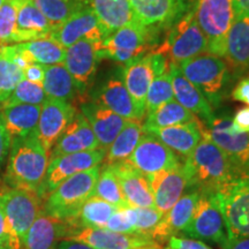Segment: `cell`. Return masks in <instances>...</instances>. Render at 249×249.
Segmentation results:
<instances>
[{"instance_id": "cell-1", "label": "cell", "mask_w": 249, "mask_h": 249, "mask_svg": "<svg viewBox=\"0 0 249 249\" xmlns=\"http://www.w3.org/2000/svg\"><path fill=\"white\" fill-rule=\"evenodd\" d=\"M5 181L8 187L38 193L49 165V156L37 134L12 139Z\"/></svg>"}, {"instance_id": "cell-2", "label": "cell", "mask_w": 249, "mask_h": 249, "mask_svg": "<svg viewBox=\"0 0 249 249\" xmlns=\"http://www.w3.org/2000/svg\"><path fill=\"white\" fill-rule=\"evenodd\" d=\"M183 165L191 177L189 188L198 189L201 193H216L239 167L205 135H202L200 143Z\"/></svg>"}, {"instance_id": "cell-3", "label": "cell", "mask_w": 249, "mask_h": 249, "mask_svg": "<svg viewBox=\"0 0 249 249\" xmlns=\"http://www.w3.org/2000/svg\"><path fill=\"white\" fill-rule=\"evenodd\" d=\"M101 165L64 180L43 201V213L57 219L70 222L76 217L85 202L91 197Z\"/></svg>"}, {"instance_id": "cell-4", "label": "cell", "mask_w": 249, "mask_h": 249, "mask_svg": "<svg viewBox=\"0 0 249 249\" xmlns=\"http://www.w3.org/2000/svg\"><path fill=\"white\" fill-rule=\"evenodd\" d=\"M227 238L249 236V166L236 167L232 178L217 189Z\"/></svg>"}, {"instance_id": "cell-5", "label": "cell", "mask_w": 249, "mask_h": 249, "mask_svg": "<svg viewBox=\"0 0 249 249\" xmlns=\"http://www.w3.org/2000/svg\"><path fill=\"white\" fill-rule=\"evenodd\" d=\"M178 67L183 76L203 93L211 107H219L231 79L229 66L223 58L204 53L182 62Z\"/></svg>"}, {"instance_id": "cell-6", "label": "cell", "mask_w": 249, "mask_h": 249, "mask_svg": "<svg viewBox=\"0 0 249 249\" xmlns=\"http://www.w3.org/2000/svg\"><path fill=\"white\" fill-rule=\"evenodd\" d=\"M157 52L164 54L170 64L176 66L201 54L209 53L207 37L198 26L195 9L187 11L170 28L166 40L157 49Z\"/></svg>"}, {"instance_id": "cell-7", "label": "cell", "mask_w": 249, "mask_h": 249, "mask_svg": "<svg viewBox=\"0 0 249 249\" xmlns=\"http://www.w3.org/2000/svg\"><path fill=\"white\" fill-rule=\"evenodd\" d=\"M195 17L207 37L209 53L224 58L226 37L234 20L233 0H198Z\"/></svg>"}, {"instance_id": "cell-8", "label": "cell", "mask_w": 249, "mask_h": 249, "mask_svg": "<svg viewBox=\"0 0 249 249\" xmlns=\"http://www.w3.org/2000/svg\"><path fill=\"white\" fill-rule=\"evenodd\" d=\"M157 34L139 22H132L112 33L101 45L102 58L128 64L150 52Z\"/></svg>"}, {"instance_id": "cell-9", "label": "cell", "mask_w": 249, "mask_h": 249, "mask_svg": "<svg viewBox=\"0 0 249 249\" xmlns=\"http://www.w3.org/2000/svg\"><path fill=\"white\" fill-rule=\"evenodd\" d=\"M167 58L160 52H149L134 59L123 68V79L140 116L145 117V99L149 87L157 75L169 70Z\"/></svg>"}, {"instance_id": "cell-10", "label": "cell", "mask_w": 249, "mask_h": 249, "mask_svg": "<svg viewBox=\"0 0 249 249\" xmlns=\"http://www.w3.org/2000/svg\"><path fill=\"white\" fill-rule=\"evenodd\" d=\"M0 208L23 244L31 225L43 211V198L35 191L7 186L0 191Z\"/></svg>"}, {"instance_id": "cell-11", "label": "cell", "mask_w": 249, "mask_h": 249, "mask_svg": "<svg viewBox=\"0 0 249 249\" xmlns=\"http://www.w3.org/2000/svg\"><path fill=\"white\" fill-rule=\"evenodd\" d=\"M183 234L222 246L227 239L225 220L216 193H201Z\"/></svg>"}, {"instance_id": "cell-12", "label": "cell", "mask_w": 249, "mask_h": 249, "mask_svg": "<svg viewBox=\"0 0 249 249\" xmlns=\"http://www.w3.org/2000/svg\"><path fill=\"white\" fill-rule=\"evenodd\" d=\"M61 239H70L88 245L93 249H160L161 245L147 235L118 233L98 227L70 229Z\"/></svg>"}, {"instance_id": "cell-13", "label": "cell", "mask_w": 249, "mask_h": 249, "mask_svg": "<svg viewBox=\"0 0 249 249\" xmlns=\"http://www.w3.org/2000/svg\"><path fill=\"white\" fill-rule=\"evenodd\" d=\"M105 154L107 151L104 149H96L59 156L53 160H50L44 180L38 192L39 196L44 201L46 196L64 180L101 165L104 160Z\"/></svg>"}, {"instance_id": "cell-14", "label": "cell", "mask_w": 249, "mask_h": 249, "mask_svg": "<svg viewBox=\"0 0 249 249\" xmlns=\"http://www.w3.org/2000/svg\"><path fill=\"white\" fill-rule=\"evenodd\" d=\"M126 161L145 177L174 171L182 165L176 152L149 133L142 135Z\"/></svg>"}, {"instance_id": "cell-15", "label": "cell", "mask_w": 249, "mask_h": 249, "mask_svg": "<svg viewBox=\"0 0 249 249\" xmlns=\"http://www.w3.org/2000/svg\"><path fill=\"white\" fill-rule=\"evenodd\" d=\"M101 45L88 39H81L66 49L64 64L75 82L79 97L83 98L97 73L102 60Z\"/></svg>"}, {"instance_id": "cell-16", "label": "cell", "mask_w": 249, "mask_h": 249, "mask_svg": "<svg viewBox=\"0 0 249 249\" xmlns=\"http://www.w3.org/2000/svg\"><path fill=\"white\" fill-rule=\"evenodd\" d=\"M135 20L155 34L171 28L187 12L188 0H129Z\"/></svg>"}, {"instance_id": "cell-17", "label": "cell", "mask_w": 249, "mask_h": 249, "mask_svg": "<svg viewBox=\"0 0 249 249\" xmlns=\"http://www.w3.org/2000/svg\"><path fill=\"white\" fill-rule=\"evenodd\" d=\"M50 38L67 49L81 39H88L102 44L107 38V34L99 23L92 8L87 6L68 18L60 26L52 29Z\"/></svg>"}, {"instance_id": "cell-18", "label": "cell", "mask_w": 249, "mask_h": 249, "mask_svg": "<svg viewBox=\"0 0 249 249\" xmlns=\"http://www.w3.org/2000/svg\"><path fill=\"white\" fill-rule=\"evenodd\" d=\"M202 135L209 138L239 167L249 166V133H238L227 117L216 118L202 126Z\"/></svg>"}, {"instance_id": "cell-19", "label": "cell", "mask_w": 249, "mask_h": 249, "mask_svg": "<svg viewBox=\"0 0 249 249\" xmlns=\"http://www.w3.org/2000/svg\"><path fill=\"white\" fill-rule=\"evenodd\" d=\"M76 108L70 102L48 98L40 108L37 124V138L48 156L59 136L76 114Z\"/></svg>"}, {"instance_id": "cell-20", "label": "cell", "mask_w": 249, "mask_h": 249, "mask_svg": "<svg viewBox=\"0 0 249 249\" xmlns=\"http://www.w3.org/2000/svg\"><path fill=\"white\" fill-rule=\"evenodd\" d=\"M93 102L117 113L126 120L141 121L123 79V70H117L108 75L93 93Z\"/></svg>"}, {"instance_id": "cell-21", "label": "cell", "mask_w": 249, "mask_h": 249, "mask_svg": "<svg viewBox=\"0 0 249 249\" xmlns=\"http://www.w3.org/2000/svg\"><path fill=\"white\" fill-rule=\"evenodd\" d=\"M154 192L155 208L166 213L191 187V177L185 165L179 169L147 177Z\"/></svg>"}, {"instance_id": "cell-22", "label": "cell", "mask_w": 249, "mask_h": 249, "mask_svg": "<svg viewBox=\"0 0 249 249\" xmlns=\"http://www.w3.org/2000/svg\"><path fill=\"white\" fill-rule=\"evenodd\" d=\"M202 126L203 123L196 118L195 120L186 124H174V126L163 127H143V132L151 134L163 142L166 147L177 154L188 158L195 150L202 139Z\"/></svg>"}, {"instance_id": "cell-23", "label": "cell", "mask_w": 249, "mask_h": 249, "mask_svg": "<svg viewBox=\"0 0 249 249\" xmlns=\"http://www.w3.org/2000/svg\"><path fill=\"white\" fill-rule=\"evenodd\" d=\"M101 149L99 143L92 132L91 126L81 112H76L74 119L65 128L49 155V160L64 155L75 154Z\"/></svg>"}, {"instance_id": "cell-24", "label": "cell", "mask_w": 249, "mask_h": 249, "mask_svg": "<svg viewBox=\"0 0 249 249\" xmlns=\"http://www.w3.org/2000/svg\"><path fill=\"white\" fill-rule=\"evenodd\" d=\"M110 166L116 173L121 192L129 207H155L154 192L144 174L126 160L112 164Z\"/></svg>"}, {"instance_id": "cell-25", "label": "cell", "mask_w": 249, "mask_h": 249, "mask_svg": "<svg viewBox=\"0 0 249 249\" xmlns=\"http://www.w3.org/2000/svg\"><path fill=\"white\" fill-rule=\"evenodd\" d=\"M201 192L193 188L183 194L171 209L164 214L163 219L155 227L150 236L157 242L167 241L171 236L182 233L191 223L194 210L200 198Z\"/></svg>"}, {"instance_id": "cell-26", "label": "cell", "mask_w": 249, "mask_h": 249, "mask_svg": "<svg viewBox=\"0 0 249 249\" xmlns=\"http://www.w3.org/2000/svg\"><path fill=\"white\" fill-rule=\"evenodd\" d=\"M81 113L86 117L95 133L101 149L110 148L118 134L121 132L127 120L117 113L102 107L93 101H85L81 105Z\"/></svg>"}, {"instance_id": "cell-27", "label": "cell", "mask_w": 249, "mask_h": 249, "mask_svg": "<svg viewBox=\"0 0 249 249\" xmlns=\"http://www.w3.org/2000/svg\"><path fill=\"white\" fill-rule=\"evenodd\" d=\"M170 75L176 101L196 117L201 118L204 124H209L214 119L213 107L203 93L183 76L181 71L176 65L170 64Z\"/></svg>"}, {"instance_id": "cell-28", "label": "cell", "mask_w": 249, "mask_h": 249, "mask_svg": "<svg viewBox=\"0 0 249 249\" xmlns=\"http://www.w3.org/2000/svg\"><path fill=\"white\" fill-rule=\"evenodd\" d=\"M52 27L44 14L37 8L34 0H18L17 22L12 36V43L48 38Z\"/></svg>"}, {"instance_id": "cell-29", "label": "cell", "mask_w": 249, "mask_h": 249, "mask_svg": "<svg viewBox=\"0 0 249 249\" xmlns=\"http://www.w3.org/2000/svg\"><path fill=\"white\" fill-rule=\"evenodd\" d=\"M224 58L238 73L249 70V15H234L226 37Z\"/></svg>"}, {"instance_id": "cell-30", "label": "cell", "mask_w": 249, "mask_h": 249, "mask_svg": "<svg viewBox=\"0 0 249 249\" xmlns=\"http://www.w3.org/2000/svg\"><path fill=\"white\" fill-rule=\"evenodd\" d=\"M40 105L6 104L0 107V117L12 139L37 134Z\"/></svg>"}, {"instance_id": "cell-31", "label": "cell", "mask_w": 249, "mask_h": 249, "mask_svg": "<svg viewBox=\"0 0 249 249\" xmlns=\"http://www.w3.org/2000/svg\"><path fill=\"white\" fill-rule=\"evenodd\" d=\"M66 230V222L42 211L27 233L23 249H52L55 242L64 236Z\"/></svg>"}, {"instance_id": "cell-32", "label": "cell", "mask_w": 249, "mask_h": 249, "mask_svg": "<svg viewBox=\"0 0 249 249\" xmlns=\"http://www.w3.org/2000/svg\"><path fill=\"white\" fill-rule=\"evenodd\" d=\"M89 2L107 37L126 24L138 22L129 0H89Z\"/></svg>"}, {"instance_id": "cell-33", "label": "cell", "mask_w": 249, "mask_h": 249, "mask_svg": "<svg viewBox=\"0 0 249 249\" xmlns=\"http://www.w3.org/2000/svg\"><path fill=\"white\" fill-rule=\"evenodd\" d=\"M13 46L15 53L21 55L27 64H39L51 66L64 62L66 49L52 38H42L30 42L17 43Z\"/></svg>"}, {"instance_id": "cell-34", "label": "cell", "mask_w": 249, "mask_h": 249, "mask_svg": "<svg viewBox=\"0 0 249 249\" xmlns=\"http://www.w3.org/2000/svg\"><path fill=\"white\" fill-rule=\"evenodd\" d=\"M43 88L48 98L71 103L79 97V91L73 77L65 65L61 64L45 66Z\"/></svg>"}, {"instance_id": "cell-35", "label": "cell", "mask_w": 249, "mask_h": 249, "mask_svg": "<svg viewBox=\"0 0 249 249\" xmlns=\"http://www.w3.org/2000/svg\"><path fill=\"white\" fill-rule=\"evenodd\" d=\"M142 133L141 121L127 120L124 128L107 150L103 165H112L126 160L135 150L136 145L142 138Z\"/></svg>"}, {"instance_id": "cell-36", "label": "cell", "mask_w": 249, "mask_h": 249, "mask_svg": "<svg viewBox=\"0 0 249 249\" xmlns=\"http://www.w3.org/2000/svg\"><path fill=\"white\" fill-rule=\"evenodd\" d=\"M117 209V207L108 203V202L92 195L85 202L76 217L70 222H66V224L70 229H76V227L104 229L108 218Z\"/></svg>"}, {"instance_id": "cell-37", "label": "cell", "mask_w": 249, "mask_h": 249, "mask_svg": "<svg viewBox=\"0 0 249 249\" xmlns=\"http://www.w3.org/2000/svg\"><path fill=\"white\" fill-rule=\"evenodd\" d=\"M196 118L197 117L193 114L191 111H188L181 104L172 99L145 117V123L142 126L163 128V127L189 123V121L195 120Z\"/></svg>"}, {"instance_id": "cell-38", "label": "cell", "mask_w": 249, "mask_h": 249, "mask_svg": "<svg viewBox=\"0 0 249 249\" xmlns=\"http://www.w3.org/2000/svg\"><path fill=\"white\" fill-rule=\"evenodd\" d=\"M37 8L44 14L52 29L82 8L90 6L89 0H34Z\"/></svg>"}, {"instance_id": "cell-39", "label": "cell", "mask_w": 249, "mask_h": 249, "mask_svg": "<svg viewBox=\"0 0 249 249\" xmlns=\"http://www.w3.org/2000/svg\"><path fill=\"white\" fill-rule=\"evenodd\" d=\"M93 196H97L117 208L129 207L121 192L116 173L110 165L101 166V172L96 182Z\"/></svg>"}, {"instance_id": "cell-40", "label": "cell", "mask_w": 249, "mask_h": 249, "mask_svg": "<svg viewBox=\"0 0 249 249\" xmlns=\"http://www.w3.org/2000/svg\"><path fill=\"white\" fill-rule=\"evenodd\" d=\"M172 99H174V93L169 67V70L156 76L149 87L145 99V117Z\"/></svg>"}, {"instance_id": "cell-41", "label": "cell", "mask_w": 249, "mask_h": 249, "mask_svg": "<svg viewBox=\"0 0 249 249\" xmlns=\"http://www.w3.org/2000/svg\"><path fill=\"white\" fill-rule=\"evenodd\" d=\"M24 79L22 68L0 50V107L7 101L17 86Z\"/></svg>"}, {"instance_id": "cell-42", "label": "cell", "mask_w": 249, "mask_h": 249, "mask_svg": "<svg viewBox=\"0 0 249 249\" xmlns=\"http://www.w3.org/2000/svg\"><path fill=\"white\" fill-rule=\"evenodd\" d=\"M48 99V96L44 91L43 85L30 82L23 79L14 89L12 95L2 105L6 104H31L40 105L42 107L44 102ZM1 105V107H2Z\"/></svg>"}, {"instance_id": "cell-43", "label": "cell", "mask_w": 249, "mask_h": 249, "mask_svg": "<svg viewBox=\"0 0 249 249\" xmlns=\"http://www.w3.org/2000/svg\"><path fill=\"white\" fill-rule=\"evenodd\" d=\"M18 0H6L0 7V46L12 44Z\"/></svg>"}, {"instance_id": "cell-44", "label": "cell", "mask_w": 249, "mask_h": 249, "mask_svg": "<svg viewBox=\"0 0 249 249\" xmlns=\"http://www.w3.org/2000/svg\"><path fill=\"white\" fill-rule=\"evenodd\" d=\"M136 210L133 207L118 208L105 224L104 229L118 233H135Z\"/></svg>"}, {"instance_id": "cell-45", "label": "cell", "mask_w": 249, "mask_h": 249, "mask_svg": "<svg viewBox=\"0 0 249 249\" xmlns=\"http://www.w3.org/2000/svg\"><path fill=\"white\" fill-rule=\"evenodd\" d=\"M135 210H136L135 233L136 234L150 236L152 231L155 230V227L160 224L161 219H163L164 213H161L160 211L156 209L155 207L135 208Z\"/></svg>"}, {"instance_id": "cell-46", "label": "cell", "mask_w": 249, "mask_h": 249, "mask_svg": "<svg viewBox=\"0 0 249 249\" xmlns=\"http://www.w3.org/2000/svg\"><path fill=\"white\" fill-rule=\"evenodd\" d=\"M0 239L7 242L9 249H23L22 241L15 234L1 208H0Z\"/></svg>"}, {"instance_id": "cell-47", "label": "cell", "mask_w": 249, "mask_h": 249, "mask_svg": "<svg viewBox=\"0 0 249 249\" xmlns=\"http://www.w3.org/2000/svg\"><path fill=\"white\" fill-rule=\"evenodd\" d=\"M169 249H213L202 241L173 235L169 239Z\"/></svg>"}, {"instance_id": "cell-48", "label": "cell", "mask_w": 249, "mask_h": 249, "mask_svg": "<svg viewBox=\"0 0 249 249\" xmlns=\"http://www.w3.org/2000/svg\"><path fill=\"white\" fill-rule=\"evenodd\" d=\"M233 128L238 133H249V107H241L232 119Z\"/></svg>"}, {"instance_id": "cell-49", "label": "cell", "mask_w": 249, "mask_h": 249, "mask_svg": "<svg viewBox=\"0 0 249 249\" xmlns=\"http://www.w3.org/2000/svg\"><path fill=\"white\" fill-rule=\"evenodd\" d=\"M11 135L8 134L4 123H2L1 117H0V167L4 165L6 160H7L9 148H11Z\"/></svg>"}, {"instance_id": "cell-50", "label": "cell", "mask_w": 249, "mask_h": 249, "mask_svg": "<svg viewBox=\"0 0 249 249\" xmlns=\"http://www.w3.org/2000/svg\"><path fill=\"white\" fill-rule=\"evenodd\" d=\"M24 79L30 81V82L38 83V85H43L44 81V73H45V66L39 64H29L23 70Z\"/></svg>"}, {"instance_id": "cell-51", "label": "cell", "mask_w": 249, "mask_h": 249, "mask_svg": "<svg viewBox=\"0 0 249 249\" xmlns=\"http://www.w3.org/2000/svg\"><path fill=\"white\" fill-rule=\"evenodd\" d=\"M232 98L249 105V77H244L239 81L232 91Z\"/></svg>"}, {"instance_id": "cell-52", "label": "cell", "mask_w": 249, "mask_h": 249, "mask_svg": "<svg viewBox=\"0 0 249 249\" xmlns=\"http://www.w3.org/2000/svg\"><path fill=\"white\" fill-rule=\"evenodd\" d=\"M222 249H249V236H231L220 246Z\"/></svg>"}, {"instance_id": "cell-53", "label": "cell", "mask_w": 249, "mask_h": 249, "mask_svg": "<svg viewBox=\"0 0 249 249\" xmlns=\"http://www.w3.org/2000/svg\"><path fill=\"white\" fill-rule=\"evenodd\" d=\"M52 249H93L89 247L88 245L82 244V242L75 241V240H70V239H59L55 242Z\"/></svg>"}, {"instance_id": "cell-54", "label": "cell", "mask_w": 249, "mask_h": 249, "mask_svg": "<svg viewBox=\"0 0 249 249\" xmlns=\"http://www.w3.org/2000/svg\"><path fill=\"white\" fill-rule=\"evenodd\" d=\"M234 15H249V0H233Z\"/></svg>"}, {"instance_id": "cell-55", "label": "cell", "mask_w": 249, "mask_h": 249, "mask_svg": "<svg viewBox=\"0 0 249 249\" xmlns=\"http://www.w3.org/2000/svg\"><path fill=\"white\" fill-rule=\"evenodd\" d=\"M0 249H9V246L7 242H5L2 239H0Z\"/></svg>"}, {"instance_id": "cell-56", "label": "cell", "mask_w": 249, "mask_h": 249, "mask_svg": "<svg viewBox=\"0 0 249 249\" xmlns=\"http://www.w3.org/2000/svg\"><path fill=\"white\" fill-rule=\"evenodd\" d=\"M6 1V0H0V7H1L2 6V4H4V2Z\"/></svg>"}, {"instance_id": "cell-57", "label": "cell", "mask_w": 249, "mask_h": 249, "mask_svg": "<svg viewBox=\"0 0 249 249\" xmlns=\"http://www.w3.org/2000/svg\"><path fill=\"white\" fill-rule=\"evenodd\" d=\"M160 249H169V247H165V248L161 247V248H160Z\"/></svg>"}]
</instances>
